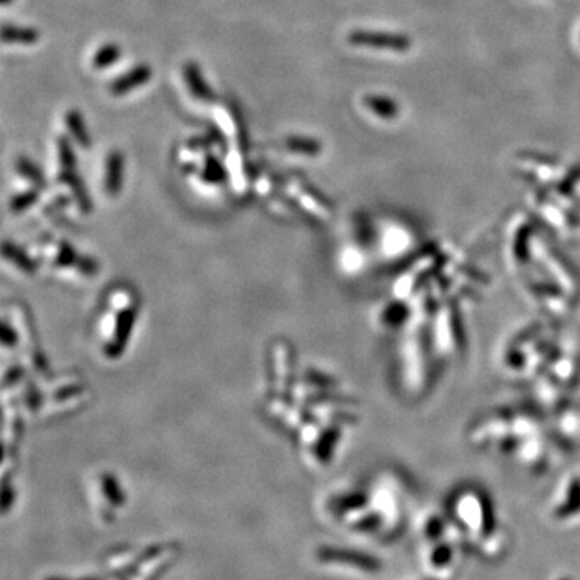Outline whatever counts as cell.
I'll return each instance as SVG.
<instances>
[{
	"instance_id": "cell-1",
	"label": "cell",
	"mask_w": 580,
	"mask_h": 580,
	"mask_svg": "<svg viewBox=\"0 0 580 580\" xmlns=\"http://www.w3.org/2000/svg\"><path fill=\"white\" fill-rule=\"evenodd\" d=\"M139 307L137 293L128 285H116L106 295L95 326L97 343L105 360H119L124 355L139 318Z\"/></svg>"
},
{
	"instance_id": "cell-7",
	"label": "cell",
	"mask_w": 580,
	"mask_h": 580,
	"mask_svg": "<svg viewBox=\"0 0 580 580\" xmlns=\"http://www.w3.org/2000/svg\"><path fill=\"white\" fill-rule=\"evenodd\" d=\"M534 261H539V263L543 266L546 274L554 280V284L558 285L564 293H568L570 298H572L574 295H577L579 284L574 273L554 251H551L548 246L543 244V242H541V244H539V240L535 242Z\"/></svg>"
},
{
	"instance_id": "cell-28",
	"label": "cell",
	"mask_w": 580,
	"mask_h": 580,
	"mask_svg": "<svg viewBox=\"0 0 580 580\" xmlns=\"http://www.w3.org/2000/svg\"><path fill=\"white\" fill-rule=\"evenodd\" d=\"M41 37V32L34 28H21L14 24H5L2 28V41L5 44H19V46H32Z\"/></svg>"
},
{
	"instance_id": "cell-21",
	"label": "cell",
	"mask_w": 580,
	"mask_h": 580,
	"mask_svg": "<svg viewBox=\"0 0 580 580\" xmlns=\"http://www.w3.org/2000/svg\"><path fill=\"white\" fill-rule=\"evenodd\" d=\"M2 256H3L5 264H10L13 269H17L18 273L23 276H31L34 271L39 268L37 263L34 261V258L28 250L18 249L17 245L8 244V242H5L3 244Z\"/></svg>"
},
{
	"instance_id": "cell-23",
	"label": "cell",
	"mask_w": 580,
	"mask_h": 580,
	"mask_svg": "<svg viewBox=\"0 0 580 580\" xmlns=\"http://www.w3.org/2000/svg\"><path fill=\"white\" fill-rule=\"evenodd\" d=\"M362 104L371 113H374L380 119H395L400 113L398 102L389 95L369 94L362 99Z\"/></svg>"
},
{
	"instance_id": "cell-13",
	"label": "cell",
	"mask_w": 580,
	"mask_h": 580,
	"mask_svg": "<svg viewBox=\"0 0 580 580\" xmlns=\"http://www.w3.org/2000/svg\"><path fill=\"white\" fill-rule=\"evenodd\" d=\"M318 559L322 563H342L353 564L358 569L366 570V572H377L380 569V563L376 558H372L367 553H361L356 550L336 548V546H321L318 550Z\"/></svg>"
},
{
	"instance_id": "cell-11",
	"label": "cell",
	"mask_w": 580,
	"mask_h": 580,
	"mask_svg": "<svg viewBox=\"0 0 580 580\" xmlns=\"http://www.w3.org/2000/svg\"><path fill=\"white\" fill-rule=\"evenodd\" d=\"M535 234L534 227L530 224L517 226L510 235V245H508V256L511 263L517 269H524L534 261L535 251Z\"/></svg>"
},
{
	"instance_id": "cell-37",
	"label": "cell",
	"mask_w": 580,
	"mask_h": 580,
	"mask_svg": "<svg viewBox=\"0 0 580 580\" xmlns=\"http://www.w3.org/2000/svg\"><path fill=\"white\" fill-rule=\"evenodd\" d=\"M210 147V139L208 137H193L188 142V148L191 150H202Z\"/></svg>"
},
{
	"instance_id": "cell-24",
	"label": "cell",
	"mask_w": 580,
	"mask_h": 580,
	"mask_svg": "<svg viewBox=\"0 0 580 580\" xmlns=\"http://www.w3.org/2000/svg\"><path fill=\"white\" fill-rule=\"evenodd\" d=\"M227 174L224 164L216 155L206 153L205 160H203V168L200 171V179L205 184H210V186H222V184L227 182Z\"/></svg>"
},
{
	"instance_id": "cell-32",
	"label": "cell",
	"mask_w": 580,
	"mask_h": 580,
	"mask_svg": "<svg viewBox=\"0 0 580 580\" xmlns=\"http://www.w3.org/2000/svg\"><path fill=\"white\" fill-rule=\"evenodd\" d=\"M121 58V47L118 44L115 42H108V44H104V46H100L97 48L94 58H92V66L95 68V70H106V68L113 66V63H116Z\"/></svg>"
},
{
	"instance_id": "cell-19",
	"label": "cell",
	"mask_w": 580,
	"mask_h": 580,
	"mask_svg": "<svg viewBox=\"0 0 580 580\" xmlns=\"http://www.w3.org/2000/svg\"><path fill=\"white\" fill-rule=\"evenodd\" d=\"M124 179V155L119 150H111L105 162V177L104 187L106 195L115 198L119 195L123 188Z\"/></svg>"
},
{
	"instance_id": "cell-17",
	"label": "cell",
	"mask_w": 580,
	"mask_h": 580,
	"mask_svg": "<svg viewBox=\"0 0 580 580\" xmlns=\"http://www.w3.org/2000/svg\"><path fill=\"white\" fill-rule=\"evenodd\" d=\"M150 77H152V68L147 63H139V65L130 68L129 71L123 72V75L110 82V94L115 97L129 94V92L137 89V87L147 84Z\"/></svg>"
},
{
	"instance_id": "cell-39",
	"label": "cell",
	"mask_w": 580,
	"mask_h": 580,
	"mask_svg": "<svg viewBox=\"0 0 580 580\" xmlns=\"http://www.w3.org/2000/svg\"><path fill=\"white\" fill-rule=\"evenodd\" d=\"M10 2H12V0H2V3H3V5H7V3H10Z\"/></svg>"
},
{
	"instance_id": "cell-31",
	"label": "cell",
	"mask_w": 580,
	"mask_h": 580,
	"mask_svg": "<svg viewBox=\"0 0 580 580\" xmlns=\"http://www.w3.org/2000/svg\"><path fill=\"white\" fill-rule=\"evenodd\" d=\"M14 164H17V171L19 176L31 182L32 186L42 188V191L47 187L46 176H44V173L32 160H29L28 157H18Z\"/></svg>"
},
{
	"instance_id": "cell-10",
	"label": "cell",
	"mask_w": 580,
	"mask_h": 580,
	"mask_svg": "<svg viewBox=\"0 0 580 580\" xmlns=\"http://www.w3.org/2000/svg\"><path fill=\"white\" fill-rule=\"evenodd\" d=\"M527 292L532 298L545 309L546 313L559 318L569 311V295L564 293L558 285H546L541 280H529L527 282Z\"/></svg>"
},
{
	"instance_id": "cell-29",
	"label": "cell",
	"mask_w": 580,
	"mask_h": 580,
	"mask_svg": "<svg viewBox=\"0 0 580 580\" xmlns=\"http://www.w3.org/2000/svg\"><path fill=\"white\" fill-rule=\"evenodd\" d=\"M285 147L290 152L304 155V157H316L321 153L322 144L318 139L308 137V135H289L285 139Z\"/></svg>"
},
{
	"instance_id": "cell-27",
	"label": "cell",
	"mask_w": 580,
	"mask_h": 580,
	"mask_svg": "<svg viewBox=\"0 0 580 580\" xmlns=\"http://www.w3.org/2000/svg\"><path fill=\"white\" fill-rule=\"evenodd\" d=\"M99 485H100L102 495L106 498V501L110 503V506L121 508L124 505L126 495L123 492V487H121L119 481L113 476V474H110V472L100 474Z\"/></svg>"
},
{
	"instance_id": "cell-30",
	"label": "cell",
	"mask_w": 580,
	"mask_h": 580,
	"mask_svg": "<svg viewBox=\"0 0 580 580\" xmlns=\"http://www.w3.org/2000/svg\"><path fill=\"white\" fill-rule=\"evenodd\" d=\"M41 191L42 188L31 186L29 188H24V191L14 193V195L10 197L8 202V210L12 215H21L26 210H29L32 205H36L41 198Z\"/></svg>"
},
{
	"instance_id": "cell-38",
	"label": "cell",
	"mask_w": 580,
	"mask_h": 580,
	"mask_svg": "<svg viewBox=\"0 0 580 580\" xmlns=\"http://www.w3.org/2000/svg\"><path fill=\"white\" fill-rule=\"evenodd\" d=\"M44 580H70V579H63V577H47ZM81 580H97V579H81Z\"/></svg>"
},
{
	"instance_id": "cell-12",
	"label": "cell",
	"mask_w": 580,
	"mask_h": 580,
	"mask_svg": "<svg viewBox=\"0 0 580 580\" xmlns=\"http://www.w3.org/2000/svg\"><path fill=\"white\" fill-rule=\"evenodd\" d=\"M414 246V237L403 226H392L384 229L379 237V253L384 260H400L408 255Z\"/></svg>"
},
{
	"instance_id": "cell-18",
	"label": "cell",
	"mask_w": 580,
	"mask_h": 580,
	"mask_svg": "<svg viewBox=\"0 0 580 580\" xmlns=\"http://www.w3.org/2000/svg\"><path fill=\"white\" fill-rule=\"evenodd\" d=\"M182 72H184V81H186L188 92H191L197 100L205 102V104H211V102L216 100L215 90H213L211 86L205 81L198 63L187 61L182 68Z\"/></svg>"
},
{
	"instance_id": "cell-16",
	"label": "cell",
	"mask_w": 580,
	"mask_h": 580,
	"mask_svg": "<svg viewBox=\"0 0 580 580\" xmlns=\"http://www.w3.org/2000/svg\"><path fill=\"white\" fill-rule=\"evenodd\" d=\"M413 319V309L408 307L406 300L394 298L390 303H385L377 313V322L387 331H396V329L408 327Z\"/></svg>"
},
{
	"instance_id": "cell-6",
	"label": "cell",
	"mask_w": 580,
	"mask_h": 580,
	"mask_svg": "<svg viewBox=\"0 0 580 580\" xmlns=\"http://www.w3.org/2000/svg\"><path fill=\"white\" fill-rule=\"evenodd\" d=\"M434 350L442 356H453L461 345V331L453 304L445 303L430 316Z\"/></svg>"
},
{
	"instance_id": "cell-33",
	"label": "cell",
	"mask_w": 580,
	"mask_h": 580,
	"mask_svg": "<svg viewBox=\"0 0 580 580\" xmlns=\"http://www.w3.org/2000/svg\"><path fill=\"white\" fill-rule=\"evenodd\" d=\"M558 430L569 440L580 437V411L566 409L558 416Z\"/></svg>"
},
{
	"instance_id": "cell-25",
	"label": "cell",
	"mask_w": 580,
	"mask_h": 580,
	"mask_svg": "<svg viewBox=\"0 0 580 580\" xmlns=\"http://www.w3.org/2000/svg\"><path fill=\"white\" fill-rule=\"evenodd\" d=\"M536 396L539 400L548 408H553L559 403L561 396H563L564 387L556 382L550 374H541L539 382H536Z\"/></svg>"
},
{
	"instance_id": "cell-34",
	"label": "cell",
	"mask_w": 580,
	"mask_h": 580,
	"mask_svg": "<svg viewBox=\"0 0 580 580\" xmlns=\"http://www.w3.org/2000/svg\"><path fill=\"white\" fill-rule=\"evenodd\" d=\"M57 148H58V162H60V173H70L76 171V155L72 150L71 140L66 135H60L57 139Z\"/></svg>"
},
{
	"instance_id": "cell-20",
	"label": "cell",
	"mask_w": 580,
	"mask_h": 580,
	"mask_svg": "<svg viewBox=\"0 0 580 580\" xmlns=\"http://www.w3.org/2000/svg\"><path fill=\"white\" fill-rule=\"evenodd\" d=\"M366 264L367 253L366 250L362 249V245H343L342 250L338 251V268L348 276L362 273Z\"/></svg>"
},
{
	"instance_id": "cell-15",
	"label": "cell",
	"mask_w": 580,
	"mask_h": 580,
	"mask_svg": "<svg viewBox=\"0 0 580 580\" xmlns=\"http://www.w3.org/2000/svg\"><path fill=\"white\" fill-rule=\"evenodd\" d=\"M458 512L466 524L477 527H487L488 514H492L485 498L476 492L463 493L458 501Z\"/></svg>"
},
{
	"instance_id": "cell-26",
	"label": "cell",
	"mask_w": 580,
	"mask_h": 580,
	"mask_svg": "<svg viewBox=\"0 0 580 580\" xmlns=\"http://www.w3.org/2000/svg\"><path fill=\"white\" fill-rule=\"evenodd\" d=\"M65 123L68 126V130H70L71 137L75 139V142L82 148H90L92 140L90 135L87 133L84 118H82V113L79 110H68L65 115Z\"/></svg>"
},
{
	"instance_id": "cell-5",
	"label": "cell",
	"mask_w": 580,
	"mask_h": 580,
	"mask_svg": "<svg viewBox=\"0 0 580 580\" xmlns=\"http://www.w3.org/2000/svg\"><path fill=\"white\" fill-rule=\"evenodd\" d=\"M423 324L424 321H419V319H411L408 327L405 329V337L401 342V376H403L406 389L411 392L423 389L425 374H427L424 338L420 334Z\"/></svg>"
},
{
	"instance_id": "cell-14",
	"label": "cell",
	"mask_w": 580,
	"mask_h": 580,
	"mask_svg": "<svg viewBox=\"0 0 580 580\" xmlns=\"http://www.w3.org/2000/svg\"><path fill=\"white\" fill-rule=\"evenodd\" d=\"M548 374L564 389L572 384L579 372V355L572 347L561 348L554 351L548 362Z\"/></svg>"
},
{
	"instance_id": "cell-22",
	"label": "cell",
	"mask_w": 580,
	"mask_h": 580,
	"mask_svg": "<svg viewBox=\"0 0 580 580\" xmlns=\"http://www.w3.org/2000/svg\"><path fill=\"white\" fill-rule=\"evenodd\" d=\"M580 511V474H574L566 481L561 505L556 510L559 517H569Z\"/></svg>"
},
{
	"instance_id": "cell-35",
	"label": "cell",
	"mask_w": 580,
	"mask_h": 580,
	"mask_svg": "<svg viewBox=\"0 0 580 580\" xmlns=\"http://www.w3.org/2000/svg\"><path fill=\"white\" fill-rule=\"evenodd\" d=\"M579 182H580V163L574 164V166L568 171V174L561 179V182L558 184V192L561 193V195L569 198L570 195H572L574 187L577 186Z\"/></svg>"
},
{
	"instance_id": "cell-3",
	"label": "cell",
	"mask_w": 580,
	"mask_h": 580,
	"mask_svg": "<svg viewBox=\"0 0 580 580\" xmlns=\"http://www.w3.org/2000/svg\"><path fill=\"white\" fill-rule=\"evenodd\" d=\"M41 406L36 416L65 414L68 411L79 409L90 398V390L77 376H60L48 379V384L41 387Z\"/></svg>"
},
{
	"instance_id": "cell-8",
	"label": "cell",
	"mask_w": 580,
	"mask_h": 580,
	"mask_svg": "<svg viewBox=\"0 0 580 580\" xmlns=\"http://www.w3.org/2000/svg\"><path fill=\"white\" fill-rule=\"evenodd\" d=\"M273 387L274 394L292 395L293 385L297 382V374L293 369V351L292 345L285 340H276L273 348Z\"/></svg>"
},
{
	"instance_id": "cell-2",
	"label": "cell",
	"mask_w": 580,
	"mask_h": 580,
	"mask_svg": "<svg viewBox=\"0 0 580 580\" xmlns=\"http://www.w3.org/2000/svg\"><path fill=\"white\" fill-rule=\"evenodd\" d=\"M39 268L71 280H90L99 273L92 256L81 253L70 242L58 237H41L28 249Z\"/></svg>"
},
{
	"instance_id": "cell-9",
	"label": "cell",
	"mask_w": 580,
	"mask_h": 580,
	"mask_svg": "<svg viewBox=\"0 0 580 580\" xmlns=\"http://www.w3.org/2000/svg\"><path fill=\"white\" fill-rule=\"evenodd\" d=\"M348 42L356 47L369 48H385L403 53L409 50L413 46L409 36L401 32H387V31H369V29H356L348 34Z\"/></svg>"
},
{
	"instance_id": "cell-4",
	"label": "cell",
	"mask_w": 580,
	"mask_h": 580,
	"mask_svg": "<svg viewBox=\"0 0 580 580\" xmlns=\"http://www.w3.org/2000/svg\"><path fill=\"white\" fill-rule=\"evenodd\" d=\"M343 427L347 425L338 423H329L313 418L298 430V442L302 452L318 466H329L338 452V445L343 437Z\"/></svg>"
},
{
	"instance_id": "cell-36",
	"label": "cell",
	"mask_w": 580,
	"mask_h": 580,
	"mask_svg": "<svg viewBox=\"0 0 580 580\" xmlns=\"http://www.w3.org/2000/svg\"><path fill=\"white\" fill-rule=\"evenodd\" d=\"M14 500V488L8 487V482L3 481V493H2V511L7 512Z\"/></svg>"
}]
</instances>
